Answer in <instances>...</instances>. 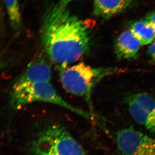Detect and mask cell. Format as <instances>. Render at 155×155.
<instances>
[{"label": "cell", "instance_id": "277c9868", "mask_svg": "<svg viewBox=\"0 0 155 155\" xmlns=\"http://www.w3.org/2000/svg\"><path fill=\"white\" fill-rule=\"evenodd\" d=\"M36 102L54 104L86 119L91 118L85 111L74 107L63 98L50 81L40 82L20 91L10 93L9 104L13 110H19L23 106Z\"/></svg>", "mask_w": 155, "mask_h": 155}, {"label": "cell", "instance_id": "6da1fadb", "mask_svg": "<svg viewBox=\"0 0 155 155\" xmlns=\"http://www.w3.org/2000/svg\"><path fill=\"white\" fill-rule=\"evenodd\" d=\"M94 24L57 3L43 18L40 35L45 52L61 67L78 61L90 49Z\"/></svg>", "mask_w": 155, "mask_h": 155}, {"label": "cell", "instance_id": "3957f363", "mask_svg": "<svg viewBox=\"0 0 155 155\" xmlns=\"http://www.w3.org/2000/svg\"><path fill=\"white\" fill-rule=\"evenodd\" d=\"M59 77L62 85L69 93L81 97L91 107L92 91L95 84L115 69L94 68L80 62L71 66L61 67Z\"/></svg>", "mask_w": 155, "mask_h": 155}, {"label": "cell", "instance_id": "9c48e42d", "mask_svg": "<svg viewBox=\"0 0 155 155\" xmlns=\"http://www.w3.org/2000/svg\"><path fill=\"white\" fill-rule=\"evenodd\" d=\"M133 0H94L96 15L104 18H110L127 8Z\"/></svg>", "mask_w": 155, "mask_h": 155}, {"label": "cell", "instance_id": "30bf717a", "mask_svg": "<svg viewBox=\"0 0 155 155\" xmlns=\"http://www.w3.org/2000/svg\"><path fill=\"white\" fill-rule=\"evenodd\" d=\"M130 30L138 40L141 45L150 44L154 40V29L145 20L134 22L130 25Z\"/></svg>", "mask_w": 155, "mask_h": 155}, {"label": "cell", "instance_id": "8fae6325", "mask_svg": "<svg viewBox=\"0 0 155 155\" xmlns=\"http://www.w3.org/2000/svg\"><path fill=\"white\" fill-rule=\"evenodd\" d=\"M10 24L14 31L18 32L22 26V17L18 0H3Z\"/></svg>", "mask_w": 155, "mask_h": 155}, {"label": "cell", "instance_id": "52a82bcc", "mask_svg": "<svg viewBox=\"0 0 155 155\" xmlns=\"http://www.w3.org/2000/svg\"><path fill=\"white\" fill-rule=\"evenodd\" d=\"M51 76L50 64L45 59L37 58L28 64L15 81L10 93L20 91L40 82L49 81Z\"/></svg>", "mask_w": 155, "mask_h": 155}, {"label": "cell", "instance_id": "5b68a950", "mask_svg": "<svg viewBox=\"0 0 155 155\" xmlns=\"http://www.w3.org/2000/svg\"><path fill=\"white\" fill-rule=\"evenodd\" d=\"M116 143L122 155H155V139L134 128L119 131Z\"/></svg>", "mask_w": 155, "mask_h": 155}, {"label": "cell", "instance_id": "7c38bea8", "mask_svg": "<svg viewBox=\"0 0 155 155\" xmlns=\"http://www.w3.org/2000/svg\"><path fill=\"white\" fill-rule=\"evenodd\" d=\"M148 52L152 61L155 62V41L150 45Z\"/></svg>", "mask_w": 155, "mask_h": 155}, {"label": "cell", "instance_id": "8992f818", "mask_svg": "<svg viewBox=\"0 0 155 155\" xmlns=\"http://www.w3.org/2000/svg\"><path fill=\"white\" fill-rule=\"evenodd\" d=\"M130 116L150 132L155 133V98L145 93L130 95L125 99Z\"/></svg>", "mask_w": 155, "mask_h": 155}, {"label": "cell", "instance_id": "ba28073f", "mask_svg": "<svg viewBox=\"0 0 155 155\" xmlns=\"http://www.w3.org/2000/svg\"><path fill=\"white\" fill-rule=\"evenodd\" d=\"M141 45L131 31H125L117 38L115 52L119 59H134L137 55Z\"/></svg>", "mask_w": 155, "mask_h": 155}, {"label": "cell", "instance_id": "4fadbf2b", "mask_svg": "<svg viewBox=\"0 0 155 155\" xmlns=\"http://www.w3.org/2000/svg\"><path fill=\"white\" fill-rule=\"evenodd\" d=\"M73 1H77V0H59L58 4L64 7H67V5L70 2Z\"/></svg>", "mask_w": 155, "mask_h": 155}, {"label": "cell", "instance_id": "5bb4252c", "mask_svg": "<svg viewBox=\"0 0 155 155\" xmlns=\"http://www.w3.org/2000/svg\"><path fill=\"white\" fill-rule=\"evenodd\" d=\"M154 28V29L155 31V27H154V28Z\"/></svg>", "mask_w": 155, "mask_h": 155}, {"label": "cell", "instance_id": "7a4b0ae2", "mask_svg": "<svg viewBox=\"0 0 155 155\" xmlns=\"http://www.w3.org/2000/svg\"><path fill=\"white\" fill-rule=\"evenodd\" d=\"M29 152L30 155H87L67 128L55 123L47 124L37 132Z\"/></svg>", "mask_w": 155, "mask_h": 155}]
</instances>
